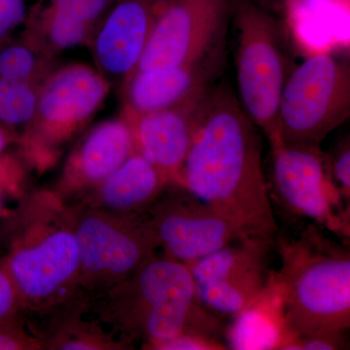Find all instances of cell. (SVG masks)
<instances>
[{
    "mask_svg": "<svg viewBox=\"0 0 350 350\" xmlns=\"http://www.w3.org/2000/svg\"><path fill=\"white\" fill-rule=\"evenodd\" d=\"M175 184L232 221L246 238L275 243L278 228L259 135L231 88L214 87Z\"/></svg>",
    "mask_w": 350,
    "mask_h": 350,
    "instance_id": "cell-1",
    "label": "cell"
},
{
    "mask_svg": "<svg viewBox=\"0 0 350 350\" xmlns=\"http://www.w3.org/2000/svg\"><path fill=\"white\" fill-rule=\"evenodd\" d=\"M1 232L6 252L0 259L24 314L38 317L85 296L70 206L52 189L23 196Z\"/></svg>",
    "mask_w": 350,
    "mask_h": 350,
    "instance_id": "cell-2",
    "label": "cell"
},
{
    "mask_svg": "<svg viewBox=\"0 0 350 350\" xmlns=\"http://www.w3.org/2000/svg\"><path fill=\"white\" fill-rule=\"evenodd\" d=\"M103 323L131 345L142 340L144 349L183 334L216 338L220 322L200 303L187 265L163 255L150 259L107 294L89 304Z\"/></svg>",
    "mask_w": 350,
    "mask_h": 350,
    "instance_id": "cell-3",
    "label": "cell"
},
{
    "mask_svg": "<svg viewBox=\"0 0 350 350\" xmlns=\"http://www.w3.org/2000/svg\"><path fill=\"white\" fill-rule=\"evenodd\" d=\"M275 271L284 293L288 328L296 338L344 334L350 326V256L314 227L280 243Z\"/></svg>",
    "mask_w": 350,
    "mask_h": 350,
    "instance_id": "cell-4",
    "label": "cell"
},
{
    "mask_svg": "<svg viewBox=\"0 0 350 350\" xmlns=\"http://www.w3.org/2000/svg\"><path fill=\"white\" fill-rule=\"evenodd\" d=\"M111 84L98 69L82 63L56 66L41 83L31 123L18 138L25 163L44 172L103 107Z\"/></svg>",
    "mask_w": 350,
    "mask_h": 350,
    "instance_id": "cell-5",
    "label": "cell"
},
{
    "mask_svg": "<svg viewBox=\"0 0 350 350\" xmlns=\"http://www.w3.org/2000/svg\"><path fill=\"white\" fill-rule=\"evenodd\" d=\"M80 258L81 289L89 304L130 278L159 250L142 215H122L68 204Z\"/></svg>",
    "mask_w": 350,
    "mask_h": 350,
    "instance_id": "cell-6",
    "label": "cell"
},
{
    "mask_svg": "<svg viewBox=\"0 0 350 350\" xmlns=\"http://www.w3.org/2000/svg\"><path fill=\"white\" fill-rule=\"evenodd\" d=\"M232 17L239 33V101L271 144L280 140L278 108L290 75L280 25L253 0H232Z\"/></svg>",
    "mask_w": 350,
    "mask_h": 350,
    "instance_id": "cell-7",
    "label": "cell"
},
{
    "mask_svg": "<svg viewBox=\"0 0 350 350\" xmlns=\"http://www.w3.org/2000/svg\"><path fill=\"white\" fill-rule=\"evenodd\" d=\"M349 115V64L333 55L308 57L285 82L278 135L286 144L319 146Z\"/></svg>",
    "mask_w": 350,
    "mask_h": 350,
    "instance_id": "cell-8",
    "label": "cell"
},
{
    "mask_svg": "<svg viewBox=\"0 0 350 350\" xmlns=\"http://www.w3.org/2000/svg\"><path fill=\"white\" fill-rule=\"evenodd\" d=\"M231 17L232 0H167L135 70L174 68L222 55Z\"/></svg>",
    "mask_w": 350,
    "mask_h": 350,
    "instance_id": "cell-9",
    "label": "cell"
},
{
    "mask_svg": "<svg viewBox=\"0 0 350 350\" xmlns=\"http://www.w3.org/2000/svg\"><path fill=\"white\" fill-rule=\"evenodd\" d=\"M271 185L288 211L310 219L338 237H349V213L319 146L271 144Z\"/></svg>",
    "mask_w": 350,
    "mask_h": 350,
    "instance_id": "cell-10",
    "label": "cell"
},
{
    "mask_svg": "<svg viewBox=\"0 0 350 350\" xmlns=\"http://www.w3.org/2000/svg\"><path fill=\"white\" fill-rule=\"evenodd\" d=\"M144 216L163 254L184 264L250 239L232 221L178 184H169Z\"/></svg>",
    "mask_w": 350,
    "mask_h": 350,
    "instance_id": "cell-11",
    "label": "cell"
},
{
    "mask_svg": "<svg viewBox=\"0 0 350 350\" xmlns=\"http://www.w3.org/2000/svg\"><path fill=\"white\" fill-rule=\"evenodd\" d=\"M271 243L245 239L188 262L198 299L207 310L234 315L261 293L273 271L267 267Z\"/></svg>",
    "mask_w": 350,
    "mask_h": 350,
    "instance_id": "cell-12",
    "label": "cell"
},
{
    "mask_svg": "<svg viewBox=\"0 0 350 350\" xmlns=\"http://www.w3.org/2000/svg\"><path fill=\"white\" fill-rule=\"evenodd\" d=\"M214 87L209 85L174 107L156 111L123 112L135 152L160 170L170 183H177Z\"/></svg>",
    "mask_w": 350,
    "mask_h": 350,
    "instance_id": "cell-13",
    "label": "cell"
},
{
    "mask_svg": "<svg viewBox=\"0 0 350 350\" xmlns=\"http://www.w3.org/2000/svg\"><path fill=\"white\" fill-rule=\"evenodd\" d=\"M167 0H114L89 45L96 69L111 84L137 68Z\"/></svg>",
    "mask_w": 350,
    "mask_h": 350,
    "instance_id": "cell-14",
    "label": "cell"
},
{
    "mask_svg": "<svg viewBox=\"0 0 350 350\" xmlns=\"http://www.w3.org/2000/svg\"><path fill=\"white\" fill-rule=\"evenodd\" d=\"M135 152L130 126L121 115L100 122L75 145L52 190L64 202L72 204L105 180Z\"/></svg>",
    "mask_w": 350,
    "mask_h": 350,
    "instance_id": "cell-15",
    "label": "cell"
},
{
    "mask_svg": "<svg viewBox=\"0 0 350 350\" xmlns=\"http://www.w3.org/2000/svg\"><path fill=\"white\" fill-rule=\"evenodd\" d=\"M222 55L174 68L135 70L122 84L123 112L140 114L174 107L213 84Z\"/></svg>",
    "mask_w": 350,
    "mask_h": 350,
    "instance_id": "cell-16",
    "label": "cell"
},
{
    "mask_svg": "<svg viewBox=\"0 0 350 350\" xmlns=\"http://www.w3.org/2000/svg\"><path fill=\"white\" fill-rule=\"evenodd\" d=\"M169 184L155 165L135 152L105 180L72 204L122 215H142Z\"/></svg>",
    "mask_w": 350,
    "mask_h": 350,
    "instance_id": "cell-17",
    "label": "cell"
},
{
    "mask_svg": "<svg viewBox=\"0 0 350 350\" xmlns=\"http://www.w3.org/2000/svg\"><path fill=\"white\" fill-rule=\"evenodd\" d=\"M290 38L306 57L349 50V0H283Z\"/></svg>",
    "mask_w": 350,
    "mask_h": 350,
    "instance_id": "cell-18",
    "label": "cell"
},
{
    "mask_svg": "<svg viewBox=\"0 0 350 350\" xmlns=\"http://www.w3.org/2000/svg\"><path fill=\"white\" fill-rule=\"evenodd\" d=\"M234 317L226 332L228 349L286 350L296 338L288 328L284 293L275 271L261 293Z\"/></svg>",
    "mask_w": 350,
    "mask_h": 350,
    "instance_id": "cell-19",
    "label": "cell"
},
{
    "mask_svg": "<svg viewBox=\"0 0 350 350\" xmlns=\"http://www.w3.org/2000/svg\"><path fill=\"white\" fill-rule=\"evenodd\" d=\"M89 310L85 296L38 315V323H27L29 330L47 350H125L131 345L117 340L96 322L83 314Z\"/></svg>",
    "mask_w": 350,
    "mask_h": 350,
    "instance_id": "cell-20",
    "label": "cell"
},
{
    "mask_svg": "<svg viewBox=\"0 0 350 350\" xmlns=\"http://www.w3.org/2000/svg\"><path fill=\"white\" fill-rule=\"evenodd\" d=\"M23 27L21 36L53 59L64 51L88 45L94 33L91 27L39 0L29 7Z\"/></svg>",
    "mask_w": 350,
    "mask_h": 350,
    "instance_id": "cell-21",
    "label": "cell"
},
{
    "mask_svg": "<svg viewBox=\"0 0 350 350\" xmlns=\"http://www.w3.org/2000/svg\"><path fill=\"white\" fill-rule=\"evenodd\" d=\"M55 66L56 59L21 34L0 45V79L41 84Z\"/></svg>",
    "mask_w": 350,
    "mask_h": 350,
    "instance_id": "cell-22",
    "label": "cell"
},
{
    "mask_svg": "<svg viewBox=\"0 0 350 350\" xmlns=\"http://www.w3.org/2000/svg\"><path fill=\"white\" fill-rule=\"evenodd\" d=\"M40 86L0 79V123L15 131L18 138L36 114Z\"/></svg>",
    "mask_w": 350,
    "mask_h": 350,
    "instance_id": "cell-23",
    "label": "cell"
},
{
    "mask_svg": "<svg viewBox=\"0 0 350 350\" xmlns=\"http://www.w3.org/2000/svg\"><path fill=\"white\" fill-rule=\"evenodd\" d=\"M96 31L114 0H39Z\"/></svg>",
    "mask_w": 350,
    "mask_h": 350,
    "instance_id": "cell-24",
    "label": "cell"
},
{
    "mask_svg": "<svg viewBox=\"0 0 350 350\" xmlns=\"http://www.w3.org/2000/svg\"><path fill=\"white\" fill-rule=\"evenodd\" d=\"M23 314L0 322V350H42L38 338L27 328Z\"/></svg>",
    "mask_w": 350,
    "mask_h": 350,
    "instance_id": "cell-25",
    "label": "cell"
},
{
    "mask_svg": "<svg viewBox=\"0 0 350 350\" xmlns=\"http://www.w3.org/2000/svg\"><path fill=\"white\" fill-rule=\"evenodd\" d=\"M27 10V0H0V45L24 25Z\"/></svg>",
    "mask_w": 350,
    "mask_h": 350,
    "instance_id": "cell-26",
    "label": "cell"
},
{
    "mask_svg": "<svg viewBox=\"0 0 350 350\" xmlns=\"http://www.w3.org/2000/svg\"><path fill=\"white\" fill-rule=\"evenodd\" d=\"M22 303L17 289L0 259V322L23 314Z\"/></svg>",
    "mask_w": 350,
    "mask_h": 350,
    "instance_id": "cell-27",
    "label": "cell"
},
{
    "mask_svg": "<svg viewBox=\"0 0 350 350\" xmlns=\"http://www.w3.org/2000/svg\"><path fill=\"white\" fill-rule=\"evenodd\" d=\"M227 347L218 340L197 334H183L178 337L162 342L153 347L154 350H221Z\"/></svg>",
    "mask_w": 350,
    "mask_h": 350,
    "instance_id": "cell-28",
    "label": "cell"
},
{
    "mask_svg": "<svg viewBox=\"0 0 350 350\" xmlns=\"http://www.w3.org/2000/svg\"><path fill=\"white\" fill-rule=\"evenodd\" d=\"M344 334H317L296 338L286 350H338L345 349Z\"/></svg>",
    "mask_w": 350,
    "mask_h": 350,
    "instance_id": "cell-29",
    "label": "cell"
},
{
    "mask_svg": "<svg viewBox=\"0 0 350 350\" xmlns=\"http://www.w3.org/2000/svg\"><path fill=\"white\" fill-rule=\"evenodd\" d=\"M332 178L345 200L350 198V149L345 144L338 152L330 167Z\"/></svg>",
    "mask_w": 350,
    "mask_h": 350,
    "instance_id": "cell-30",
    "label": "cell"
},
{
    "mask_svg": "<svg viewBox=\"0 0 350 350\" xmlns=\"http://www.w3.org/2000/svg\"><path fill=\"white\" fill-rule=\"evenodd\" d=\"M18 135L8 126L0 123V155L11 144H17Z\"/></svg>",
    "mask_w": 350,
    "mask_h": 350,
    "instance_id": "cell-31",
    "label": "cell"
}]
</instances>
